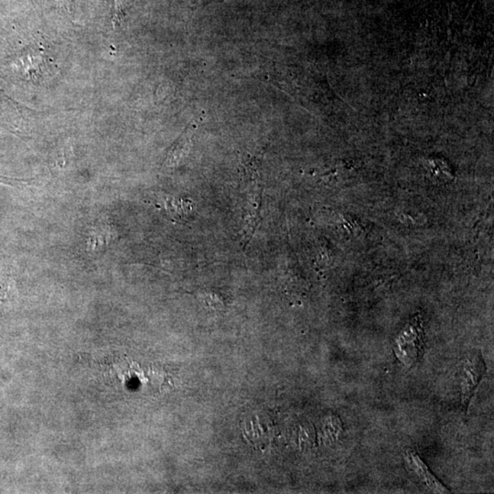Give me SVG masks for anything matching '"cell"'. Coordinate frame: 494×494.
Returning a JSON list of instances; mask_svg holds the SVG:
<instances>
[{
  "label": "cell",
  "instance_id": "52a82bcc",
  "mask_svg": "<svg viewBox=\"0 0 494 494\" xmlns=\"http://www.w3.org/2000/svg\"><path fill=\"white\" fill-rule=\"evenodd\" d=\"M32 182L31 179H18V177L0 175V183L9 186L27 185Z\"/></svg>",
  "mask_w": 494,
  "mask_h": 494
},
{
  "label": "cell",
  "instance_id": "277c9868",
  "mask_svg": "<svg viewBox=\"0 0 494 494\" xmlns=\"http://www.w3.org/2000/svg\"><path fill=\"white\" fill-rule=\"evenodd\" d=\"M166 203L168 212L174 217L184 219L192 211L190 203L188 202L177 201V200L170 198L164 200Z\"/></svg>",
  "mask_w": 494,
  "mask_h": 494
},
{
  "label": "cell",
  "instance_id": "6da1fadb",
  "mask_svg": "<svg viewBox=\"0 0 494 494\" xmlns=\"http://www.w3.org/2000/svg\"><path fill=\"white\" fill-rule=\"evenodd\" d=\"M485 364L480 351H474L465 360L460 379V401L463 411L469 408L471 397L485 374Z\"/></svg>",
  "mask_w": 494,
  "mask_h": 494
},
{
  "label": "cell",
  "instance_id": "8992f818",
  "mask_svg": "<svg viewBox=\"0 0 494 494\" xmlns=\"http://www.w3.org/2000/svg\"><path fill=\"white\" fill-rule=\"evenodd\" d=\"M124 19V0H113V24H120Z\"/></svg>",
  "mask_w": 494,
  "mask_h": 494
},
{
  "label": "cell",
  "instance_id": "5b68a950",
  "mask_svg": "<svg viewBox=\"0 0 494 494\" xmlns=\"http://www.w3.org/2000/svg\"><path fill=\"white\" fill-rule=\"evenodd\" d=\"M202 299L205 304L211 309L220 311L225 308L224 299L217 293L205 292L202 294Z\"/></svg>",
  "mask_w": 494,
  "mask_h": 494
},
{
  "label": "cell",
  "instance_id": "7a4b0ae2",
  "mask_svg": "<svg viewBox=\"0 0 494 494\" xmlns=\"http://www.w3.org/2000/svg\"><path fill=\"white\" fill-rule=\"evenodd\" d=\"M403 458L411 473L414 474L418 482L422 483L432 493H450V490L431 473V470L424 461L421 460L419 455L413 450L406 451L403 453Z\"/></svg>",
  "mask_w": 494,
  "mask_h": 494
},
{
  "label": "cell",
  "instance_id": "3957f363",
  "mask_svg": "<svg viewBox=\"0 0 494 494\" xmlns=\"http://www.w3.org/2000/svg\"><path fill=\"white\" fill-rule=\"evenodd\" d=\"M197 129L196 123L193 122L190 125V127L185 129L182 135H180L173 146L170 148L169 153H168L166 158H165L164 164L167 167L175 166V165L179 163L180 159H182L184 154L189 150L190 146V142H192V138L193 134Z\"/></svg>",
  "mask_w": 494,
  "mask_h": 494
},
{
  "label": "cell",
  "instance_id": "ba28073f",
  "mask_svg": "<svg viewBox=\"0 0 494 494\" xmlns=\"http://www.w3.org/2000/svg\"><path fill=\"white\" fill-rule=\"evenodd\" d=\"M55 1L68 13L73 12L74 0H55Z\"/></svg>",
  "mask_w": 494,
  "mask_h": 494
}]
</instances>
